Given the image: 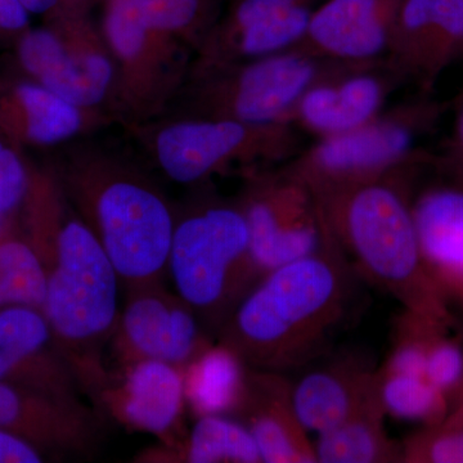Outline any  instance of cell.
<instances>
[{
	"label": "cell",
	"instance_id": "obj_13",
	"mask_svg": "<svg viewBox=\"0 0 463 463\" xmlns=\"http://www.w3.org/2000/svg\"><path fill=\"white\" fill-rule=\"evenodd\" d=\"M404 83L386 57L337 62L298 100L291 125L317 139L345 133L379 115Z\"/></svg>",
	"mask_w": 463,
	"mask_h": 463
},
{
	"label": "cell",
	"instance_id": "obj_5",
	"mask_svg": "<svg viewBox=\"0 0 463 463\" xmlns=\"http://www.w3.org/2000/svg\"><path fill=\"white\" fill-rule=\"evenodd\" d=\"M167 272L176 294L216 334L261 279L239 203L203 199L176 214Z\"/></svg>",
	"mask_w": 463,
	"mask_h": 463
},
{
	"label": "cell",
	"instance_id": "obj_22",
	"mask_svg": "<svg viewBox=\"0 0 463 463\" xmlns=\"http://www.w3.org/2000/svg\"><path fill=\"white\" fill-rule=\"evenodd\" d=\"M376 370L359 354L307 367L291 385L292 403L304 429L319 435L345 421L376 386Z\"/></svg>",
	"mask_w": 463,
	"mask_h": 463
},
{
	"label": "cell",
	"instance_id": "obj_19",
	"mask_svg": "<svg viewBox=\"0 0 463 463\" xmlns=\"http://www.w3.org/2000/svg\"><path fill=\"white\" fill-rule=\"evenodd\" d=\"M403 0H327L310 14L295 47L337 62H367L388 56Z\"/></svg>",
	"mask_w": 463,
	"mask_h": 463
},
{
	"label": "cell",
	"instance_id": "obj_1",
	"mask_svg": "<svg viewBox=\"0 0 463 463\" xmlns=\"http://www.w3.org/2000/svg\"><path fill=\"white\" fill-rule=\"evenodd\" d=\"M29 188L20 212L26 240L47 276L42 313L83 394L93 401L111 379L105 353L118 318L114 265L81 221L53 164L29 161Z\"/></svg>",
	"mask_w": 463,
	"mask_h": 463
},
{
	"label": "cell",
	"instance_id": "obj_15",
	"mask_svg": "<svg viewBox=\"0 0 463 463\" xmlns=\"http://www.w3.org/2000/svg\"><path fill=\"white\" fill-rule=\"evenodd\" d=\"M463 54V0H403L388 52L405 83L432 93Z\"/></svg>",
	"mask_w": 463,
	"mask_h": 463
},
{
	"label": "cell",
	"instance_id": "obj_36",
	"mask_svg": "<svg viewBox=\"0 0 463 463\" xmlns=\"http://www.w3.org/2000/svg\"><path fill=\"white\" fill-rule=\"evenodd\" d=\"M446 420L447 421L463 423V381L455 398H453L452 403H450L449 414H448Z\"/></svg>",
	"mask_w": 463,
	"mask_h": 463
},
{
	"label": "cell",
	"instance_id": "obj_14",
	"mask_svg": "<svg viewBox=\"0 0 463 463\" xmlns=\"http://www.w3.org/2000/svg\"><path fill=\"white\" fill-rule=\"evenodd\" d=\"M94 403L125 428L156 435L165 448L181 443L182 368L151 359L118 367Z\"/></svg>",
	"mask_w": 463,
	"mask_h": 463
},
{
	"label": "cell",
	"instance_id": "obj_10",
	"mask_svg": "<svg viewBox=\"0 0 463 463\" xmlns=\"http://www.w3.org/2000/svg\"><path fill=\"white\" fill-rule=\"evenodd\" d=\"M14 50L21 75L72 105L109 114L115 62L90 12L60 9L42 27L26 30Z\"/></svg>",
	"mask_w": 463,
	"mask_h": 463
},
{
	"label": "cell",
	"instance_id": "obj_37",
	"mask_svg": "<svg viewBox=\"0 0 463 463\" xmlns=\"http://www.w3.org/2000/svg\"><path fill=\"white\" fill-rule=\"evenodd\" d=\"M67 8L78 11H90L91 0H66Z\"/></svg>",
	"mask_w": 463,
	"mask_h": 463
},
{
	"label": "cell",
	"instance_id": "obj_12",
	"mask_svg": "<svg viewBox=\"0 0 463 463\" xmlns=\"http://www.w3.org/2000/svg\"><path fill=\"white\" fill-rule=\"evenodd\" d=\"M109 349L118 367L165 362L184 370L213 341L192 307L160 282L127 289Z\"/></svg>",
	"mask_w": 463,
	"mask_h": 463
},
{
	"label": "cell",
	"instance_id": "obj_9",
	"mask_svg": "<svg viewBox=\"0 0 463 463\" xmlns=\"http://www.w3.org/2000/svg\"><path fill=\"white\" fill-rule=\"evenodd\" d=\"M99 27L116 69L112 120L132 129L165 116L187 81L194 52L146 24L132 0H105Z\"/></svg>",
	"mask_w": 463,
	"mask_h": 463
},
{
	"label": "cell",
	"instance_id": "obj_6",
	"mask_svg": "<svg viewBox=\"0 0 463 463\" xmlns=\"http://www.w3.org/2000/svg\"><path fill=\"white\" fill-rule=\"evenodd\" d=\"M449 103L421 93L345 133L317 139L283 166L316 197L385 178L428 156L421 142L438 127Z\"/></svg>",
	"mask_w": 463,
	"mask_h": 463
},
{
	"label": "cell",
	"instance_id": "obj_2",
	"mask_svg": "<svg viewBox=\"0 0 463 463\" xmlns=\"http://www.w3.org/2000/svg\"><path fill=\"white\" fill-rule=\"evenodd\" d=\"M356 279L327 230L321 249L265 273L216 332V341L255 370H306L330 352L349 316Z\"/></svg>",
	"mask_w": 463,
	"mask_h": 463
},
{
	"label": "cell",
	"instance_id": "obj_11",
	"mask_svg": "<svg viewBox=\"0 0 463 463\" xmlns=\"http://www.w3.org/2000/svg\"><path fill=\"white\" fill-rule=\"evenodd\" d=\"M261 277L313 254L327 239L318 201L306 183L281 165L246 174L237 200Z\"/></svg>",
	"mask_w": 463,
	"mask_h": 463
},
{
	"label": "cell",
	"instance_id": "obj_24",
	"mask_svg": "<svg viewBox=\"0 0 463 463\" xmlns=\"http://www.w3.org/2000/svg\"><path fill=\"white\" fill-rule=\"evenodd\" d=\"M248 365L223 344L213 343L183 370L185 404L196 417L231 416L245 388Z\"/></svg>",
	"mask_w": 463,
	"mask_h": 463
},
{
	"label": "cell",
	"instance_id": "obj_27",
	"mask_svg": "<svg viewBox=\"0 0 463 463\" xmlns=\"http://www.w3.org/2000/svg\"><path fill=\"white\" fill-rule=\"evenodd\" d=\"M376 380L386 416L428 428L443 422L449 414V399L426 377L390 373L377 368Z\"/></svg>",
	"mask_w": 463,
	"mask_h": 463
},
{
	"label": "cell",
	"instance_id": "obj_20",
	"mask_svg": "<svg viewBox=\"0 0 463 463\" xmlns=\"http://www.w3.org/2000/svg\"><path fill=\"white\" fill-rule=\"evenodd\" d=\"M288 374L248 367L245 388L231 417L248 429L264 463H316L315 444L301 425Z\"/></svg>",
	"mask_w": 463,
	"mask_h": 463
},
{
	"label": "cell",
	"instance_id": "obj_3",
	"mask_svg": "<svg viewBox=\"0 0 463 463\" xmlns=\"http://www.w3.org/2000/svg\"><path fill=\"white\" fill-rule=\"evenodd\" d=\"M81 221L105 250L125 288L167 272L176 213L160 187L129 158L74 141L54 163Z\"/></svg>",
	"mask_w": 463,
	"mask_h": 463
},
{
	"label": "cell",
	"instance_id": "obj_26",
	"mask_svg": "<svg viewBox=\"0 0 463 463\" xmlns=\"http://www.w3.org/2000/svg\"><path fill=\"white\" fill-rule=\"evenodd\" d=\"M47 294V276L41 259L16 224L0 234V309L25 306L42 310Z\"/></svg>",
	"mask_w": 463,
	"mask_h": 463
},
{
	"label": "cell",
	"instance_id": "obj_31",
	"mask_svg": "<svg viewBox=\"0 0 463 463\" xmlns=\"http://www.w3.org/2000/svg\"><path fill=\"white\" fill-rule=\"evenodd\" d=\"M29 160L0 137V214L16 218L29 188Z\"/></svg>",
	"mask_w": 463,
	"mask_h": 463
},
{
	"label": "cell",
	"instance_id": "obj_28",
	"mask_svg": "<svg viewBox=\"0 0 463 463\" xmlns=\"http://www.w3.org/2000/svg\"><path fill=\"white\" fill-rule=\"evenodd\" d=\"M149 26L172 36L192 52L205 41L223 14V0H132Z\"/></svg>",
	"mask_w": 463,
	"mask_h": 463
},
{
	"label": "cell",
	"instance_id": "obj_23",
	"mask_svg": "<svg viewBox=\"0 0 463 463\" xmlns=\"http://www.w3.org/2000/svg\"><path fill=\"white\" fill-rule=\"evenodd\" d=\"M386 413L376 386L364 403L331 430L317 435L315 452L319 463L403 462L402 443L390 439Z\"/></svg>",
	"mask_w": 463,
	"mask_h": 463
},
{
	"label": "cell",
	"instance_id": "obj_8",
	"mask_svg": "<svg viewBox=\"0 0 463 463\" xmlns=\"http://www.w3.org/2000/svg\"><path fill=\"white\" fill-rule=\"evenodd\" d=\"M336 63L292 47L225 67L187 81L167 115L291 124L298 100Z\"/></svg>",
	"mask_w": 463,
	"mask_h": 463
},
{
	"label": "cell",
	"instance_id": "obj_30",
	"mask_svg": "<svg viewBox=\"0 0 463 463\" xmlns=\"http://www.w3.org/2000/svg\"><path fill=\"white\" fill-rule=\"evenodd\" d=\"M450 326L435 332L428 349L426 379L452 403L463 381V344L449 334Z\"/></svg>",
	"mask_w": 463,
	"mask_h": 463
},
{
	"label": "cell",
	"instance_id": "obj_38",
	"mask_svg": "<svg viewBox=\"0 0 463 463\" xmlns=\"http://www.w3.org/2000/svg\"><path fill=\"white\" fill-rule=\"evenodd\" d=\"M16 224V218H8L0 214V234L5 233L9 228L14 227Z\"/></svg>",
	"mask_w": 463,
	"mask_h": 463
},
{
	"label": "cell",
	"instance_id": "obj_35",
	"mask_svg": "<svg viewBox=\"0 0 463 463\" xmlns=\"http://www.w3.org/2000/svg\"><path fill=\"white\" fill-rule=\"evenodd\" d=\"M30 14L51 16L60 9L67 8L66 0H21Z\"/></svg>",
	"mask_w": 463,
	"mask_h": 463
},
{
	"label": "cell",
	"instance_id": "obj_34",
	"mask_svg": "<svg viewBox=\"0 0 463 463\" xmlns=\"http://www.w3.org/2000/svg\"><path fill=\"white\" fill-rule=\"evenodd\" d=\"M447 166L455 173L457 181L463 183V103L457 114L446 156Z\"/></svg>",
	"mask_w": 463,
	"mask_h": 463
},
{
	"label": "cell",
	"instance_id": "obj_33",
	"mask_svg": "<svg viewBox=\"0 0 463 463\" xmlns=\"http://www.w3.org/2000/svg\"><path fill=\"white\" fill-rule=\"evenodd\" d=\"M42 450L26 439L0 429V463H39Z\"/></svg>",
	"mask_w": 463,
	"mask_h": 463
},
{
	"label": "cell",
	"instance_id": "obj_16",
	"mask_svg": "<svg viewBox=\"0 0 463 463\" xmlns=\"http://www.w3.org/2000/svg\"><path fill=\"white\" fill-rule=\"evenodd\" d=\"M111 121L108 112L72 105L20 72L0 75V137L20 149L69 145Z\"/></svg>",
	"mask_w": 463,
	"mask_h": 463
},
{
	"label": "cell",
	"instance_id": "obj_4",
	"mask_svg": "<svg viewBox=\"0 0 463 463\" xmlns=\"http://www.w3.org/2000/svg\"><path fill=\"white\" fill-rule=\"evenodd\" d=\"M431 156L377 181L316 197L326 227L359 279L403 310L455 323L450 301L423 261L412 215L413 179Z\"/></svg>",
	"mask_w": 463,
	"mask_h": 463
},
{
	"label": "cell",
	"instance_id": "obj_7",
	"mask_svg": "<svg viewBox=\"0 0 463 463\" xmlns=\"http://www.w3.org/2000/svg\"><path fill=\"white\" fill-rule=\"evenodd\" d=\"M129 130L158 169L179 184H197L234 169L249 174L281 165L301 149L291 124L165 115Z\"/></svg>",
	"mask_w": 463,
	"mask_h": 463
},
{
	"label": "cell",
	"instance_id": "obj_18",
	"mask_svg": "<svg viewBox=\"0 0 463 463\" xmlns=\"http://www.w3.org/2000/svg\"><path fill=\"white\" fill-rule=\"evenodd\" d=\"M83 402L63 401L0 381V429L39 449L91 456L102 438V421Z\"/></svg>",
	"mask_w": 463,
	"mask_h": 463
},
{
	"label": "cell",
	"instance_id": "obj_21",
	"mask_svg": "<svg viewBox=\"0 0 463 463\" xmlns=\"http://www.w3.org/2000/svg\"><path fill=\"white\" fill-rule=\"evenodd\" d=\"M412 215L423 261L448 300L463 307V183L413 194Z\"/></svg>",
	"mask_w": 463,
	"mask_h": 463
},
{
	"label": "cell",
	"instance_id": "obj_29",
	"mask_svg": "<svg viewBox=\"0 0 463 463\" xmlns=\"http://www.w3.org/2000/svg\"><path fill=\"white\" fill-rule=\"evenodd\" d=\"M403 462L463 463V423L443 421L423 428L402 443Z\"/></svg>",
	"mask_w": 463,
	"mask_h": 463
},
{
	"label": "cell",
	"instance_id": "obj_17",
	"mask_svg": "<svg viewBox=\"0 0 463 463\" xmlns=\"http://www.w3.org/2000/svg\"><path fill=\"white\" fill-rule=\"evenodd\" d=\"M0 381L63 401H80V386L47 318L32 307L0 309Z\"/></svg>",
	"mask_w": 463,
	"mask_h": 463
},
{
	"label": "cell",
	"instance_id": "obj_25",
	"mask_svg": "<svg viewBox=\"0 0 463 463\" xmlns=\"http://www.w3.org/2000/svg\"><path fill=\"white\" fill-rule=\"evenodd\" d=\"M148 461L188 463H261L260 452L248 429L231 416L197 417L187 437L176 447L149 453Z\"/></svg>",
	"mask_w": 463,
	"mask_h": 463
},
{
	"label": "cell",
	"instance_id": "obj_32",
	"mask_svg": "<svg viewBox=\"0 0 463 463\" xmlns=\"http://www.w3.org/2000/svg\"><path fill=\"white\" fill-rule=\"evenodd\" d=\"M30 14L21 0H0V44H14L32 27Z\"/></svg>",
	"mask_w": 463,
	"mask_h": 463
}]
</instances>
